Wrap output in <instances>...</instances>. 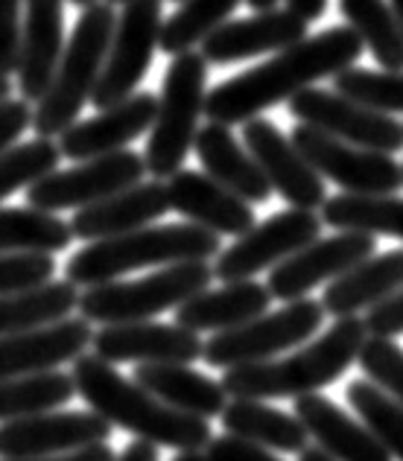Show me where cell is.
<instances>
[{
    "instance_id": "cell-39",
    "label": "cell",
    "mask_w": 403,
    "mask_h": 461,
    "mask_svg": "<svg viewBox=\"0 0 403 461\" xmlns=\"http://www.w3.org/2000/svg\"><path fill=\"white\" fill-rule=\"evenodd\" d=\"M357 362L371 385L403 406V348H398L392 339L369 336L360 348Z\"/></svg>"
},
{
    "instance_id": "cell-25",
    "label": "cell",
    "mask_w": 403,
    "mask_h": 461,
    "mask_svg": "<svg viewBox=\"0 0 403 461\" xmlns=\"http://www.w3.org/2000/svg\"><path fill=\"white\" fill-rule=\"evenodd\" d=\"M193 149H197V158L205 167V176H211L216 185H223L243 202L263 204L272 196V187H269L261 167L254 164L249 149L231 135L228 126H202L197 131V140H193Z\"/></svg>"
},
{
    "instance_id": "cell-6",
    "label": "cell",
    "mask_w": 403,
    "mask_h": 461,
    "mask_svg": "<svg viewBox=\"0 0 403 461\" xmlns=\"http://www.w3.org/2000/svg\"><path fill=\"white\" fill-rule=\"evenodd\" d=\"M205 82L207 62L202 53L190 50L169 59L161 96H158L155 123L150 129V143H146L143 152L146 173L155 181H167L169 176H176L188 152L193 149L199 117L205 114Z\"/></svg>"
},
{
    "instance_id": "cell-33",
    "label": "cell",
    "mask_w": 403,
    "mask_h": 461,
    "mask_svg": "<svg viewBox=\"0 0 403 461\" xmlns=\"http://www.w3.org/2000/svg\"><path fill=\"white\" fill-rule=\"evenodd\" d=\"M70 225L35 208H0V254H59L70 246Z\"/></svg>"
},
{
    "instance_id": "cell-16",
    "label": "cell",
    "mask_w": 403,
    "mask_h": 461,
    "mask_svg": "<svg viewBox=\"0 0 403 461\" xmlns=\"http://www.w3.org/2000/svg\"><path fill=\"white\" fill-rule=\"evenodd\" d=\"M243 147L249 149L254 164L261 167L269 187H272L289 208L316 211L325 204V181L316 176V169L304 161L284 131L263 117H254L243 123Z\"/></svg>"
},
{
    "instance_id": "cell-28",
    "label": "cell",
    "mask_w": 403,
    "mask_h": 461,
    "mask_svg": "<svg viewBox=\"0 0 403 461\" xmlns=\"http://www.w3.org/2000/svg\"><path fill=\"white\" fill-rule=\"evenodd\" d=\"M132 383H138L143 392H150L169 409L202 420L219 418L228 403L223 383L205 377V374L188 366H138Z\"/></svg>"
},
{
    "instance_id": "cell-9",
    "label": "cell",
    "mask_w": 403,
    "mask_h": 461,
    "mask_svg": "<svg viewBox=\"0 0 403 461\" xmlns=\"http://www.w3.org/2000/svg\"><path fill=\"white\" fill-rule=\"evenodd\" d=\"M161 6L164 0H126L124 12L114 23L112 44L96 82L91 103L100 108H112L129 100L134 88L152 68L158 50V32H161Z\"/></svg>"
},
{
    "instance_id": "cell-31",
    "label": "cell",
    "mask_w": 403,
    "mask_h": 461,
    "mask_svg": "<svg viewBox=\"0 0 403 461\" xmlns=\"http://www.w3.org/2000/svg\"><path fill=\"white\" fill-rule=\"evenodd\" d=\"M342 18L383 70H403V27L389 0H339Z\"/></svg>"
},
{
    "instance_id": "cell-10",
    "label": "cell",
    "mask_w": 403,
    "mask_h": 461,
    "mask_svg": "<svg viewBox=\"0 0 403 461\" xmlns=\"http://www.w3.org/2000/svg\"><path fill=\"white\" fill-rule=\"evenodd\" d=\"M289 140L316 176L334 181L348 196H395L403 187V169L392 155L351 147L304 123L292 129Z\"/></svg>"
},
{
    "instance_id": "cell-51",
    "label": "cell",
    "mask_w": 403,
    "mask_h": 461,
    "mask_svg": "<svg viewBox=\"0 0 403 461\" xmlns=\"http://www.w3.org/2000/svg\"><path fill=\"white\" fill-rule=\"evenodd\" d=\"M9 94H12V82H9V77H0V103L9 100Z\"/></svg>"
},
{
    "instance_id": "cell-43",
    "label": "cell",
    "mask_w": 403,
    "mask_h": 461,
    "mask_svg": "<svg viewBox=\"0 0 403 461\" xmlns=\"http://www.w3.org/2000/svg\"><path fill=\"white\" fill-rule=\"evenodd\" d=\"M205 458L207 461H280L272 450L258 444H249L234 435H219L211 438L205 447Z\"/></svg>"
},
{
    "instance_id": "cell-47",
    "label": "cell",
    "mask_w": 403,
    "mask_h": 461,
    "mask_svg": "<svg viewBox=\"0 0 403 461\" xmlns=\"http://www.w3.org/2000/svg\"><path fill=\"white\" fill-rule=\"evenodd\" d=\"M114 461H158V447L146 441H132Z\"/></svg>"
},
{
    "instance_id": "cell-12",
    "label": "cell",
    "mask_w": 403,
    "mask_h": 461,
    "mask_svg": "<svg viewBox=\"0 0 403 461\" xmlns=\"http://www.w3.org/2000/svg\"><path fill=\"white\" fill-rule=\"evenodd\" d=\"M322 225V216H316V211L289 208L269 216L266 222L237 237L234 246L216 254V263L211 266L214 277H219V284L252 281L254 275L275 269L278 263L319 240Z\"/></svg>"
},
{
    "instance_id": "cell-40",
    "label": "cell",
    "mask_w": 403,
    "mask_h": 461,
    "mask_svg": "<svg viewBox=\"0 0 403 461\" xmlns=\"http://www.w3.org/2000/svg\"><path fill=\"white\" fill-rule=\"evenodd\" d=\"M56 260L50 254H0V295L50 284Z\"/></svg>"
},
{
    "instance_id": "cell-37",
    "label": "cell",
    "mask_w": 403,
    "mask_h": 461,
    "mask_svg": "<svg viewBox=\"0 0 403 461\" xmlns=\"http://www.w3.org/2000/svg\"><path fill=\"white\" fill-rule=\"evenodd\" d=\"M334 91L380 114H403V70L348 68L334 77Z\"/></svg>"
},
{
    "instance_id": "cell-11",
    "label": "cell",
    "mask_w": 403,
    "mask_h": 461,
    "mask_svg": "<svg viewBox=\"0 0 403 461\" xmlns=\"http://www.w3.org/2000/svg\"><path fill=\"white\" fill-rule=\"evenodd\" d=\"M146 176L143 155L124 149L103 158H91V161H79L70 169H56V173L44 176L39 185L27 190V204L44 213H59L70 208H88L120 190H129L141 185Z\"/></svg>"
},
{
    "instance_id": "cell-54",
    "label": "cell",
    "mask_w": 403,
    "mask_h": 461,
    "mask_svg": "<svg viewBox=\"0 0 403 461\" xmlns=\"http://www.w3.org/2000/svg\"><path fill=\"white\" fill-rule=\"evenodd\" d=\"M105 4H126V0H105Z\"/></svg>"
},
{
    "instance_id": "cell-23",
    "label": "cell",
    "mask_w": 403,
    "mask_h": 461,
    "mask_svg": "<svg viewBox=\"0 0 403 461\" xmlns=\"http://www.w3.org/2000/svg\"><path fill=\"white\" fill-rule=\"evenodd\" d=\"M169 211L167 202V187L164 181H141L129 190H120L114 196H108L96 204H88L73 213L70 234L79 240H108V237H120L129 234V230L146 228L150 222L161 220Z\"/></svg>"
},
{
    "instance_id": "cell-3",
    "label": "cell",
    "mask_w": 403,
    "mask_h": 461,
    "mask_svg": "<svg viewBox=\"0 0 403 461\" xmlns=\"http://www.w3.org/2000/svg\"><path fill=\"white\" fill-rule=\"evenodd\" d=\"M369 339L362 319H336L327 333L316 342L301 345L284 359H266L254 366L228 368L223 388L231 400H278L304 397L322 392L336 383L360 357L362 342Z\"/></svg>"
},
{
    "instance_id": "cell-22",
    "label": "cell",
    "mask_w": 403,
    "mask_h": 461,
    "mask_svg": "<svg viewBox=\"0 0 403 461\" xmlns=\"http://www.w3.org/2000/svg\"><path fill=\"white\" fill-rule=\"evenodd\" d=\"M91 339V324L85 319H62L39 330L0 336V380L56 371L65 362H77L85 357Z\"/></svg>"
},
{
    "instance_id": "cell-19",
    "label": "cell",
    "mask_w": 403,
    "mask_h": 461,
    "mask_svg": "<svg viewBox=\"0 0 403 461\" xmlns=\"http://www.w3.org/2000/svg\"><path fill=\"white\" fill-rule=\"evenodd\" d=\"M158 112V96L150 91L132 94L129 100L112 108H103L91 120H77L68 131L59 135V152L70 161H91L112 152H124L132 140L152 129Z\"/></svg>"
},
{
    "instance_id": "cell-26",
    "label": "cell",
    "mask_w": 403,
    "mask_h": 461,
    "mask_svg": "<svg viewBox=\"0 0 403 461\" xmlns=\"http://www.w3.org/2000/svg\"><path fill=\"white\" fill-rule=\"evenodd\" d=\"M272 295L258 281L223 284L219 289H205L176 310V324L190 333L214 330L225 333L240 324H249L269 312Z\"/></svg>"
},
{
    "instance_id": "cell-14",
    "label": "cell",
    "mask_w": 403,
    "mask_h": 461,
    "mask_svg": "<svg viewBox=\"0 0 403 461\" xmlns=\"http://www.w3.org/2000/svg\"><path fill=\"white\" fill-rule=\"evenodd\" d=\"M377 251V240L369 234H357V230H336L334 237H319L310 246H304L284 263H278L269 272L266 289L269 295L280 301H298L307 293H313V286L336 281L339 275H345L365 258H371Z\"/></svg>"
},
{
    "instance_id": "cell-20",
    "label": "cell",
    "mask_w": 403,
    "mask_h": 461,
    "mask_svg": "<svg viewBox=\"0 0 403 461\" xmlns=\"http://www.w3.org/2000/svg\"><path fill=\"white\" fill-rule=\"evenodd\" d=\"M307 39V21L289 9H269L252 18L225 21L199 44L207 65H234L263 53H280Z\"/></svg>"
},
{
    "instance_id": "cell-50",
    "label": "cell",
    "mask_w": 403,
    "mask_h": 461,
    "mask_svg": "<svg viewBox=\"0 0 403 461\" xmlns=\"http://www.w3.org/2000/svg\"><path fill=\"white\" fill-rule=\"evenodd\" d=\"M173 461H207L202 450H190V453H179Z\"/></svg>"
},
{
    "instance_id": "cell-29",
    "label": "cell",
    "mask_w": 403,
    "mask_h": 461,
    "mask_svg": "<svg viewBox=\"0 0 403 461\" xmlns=\"http://www.w3.org/2000/svg\"><path fill=\"white\" fill-rule=\"evenodd\" d=\"M219 420L225 435L278 453H301L310 441L296 415L266 406L263 400H231Z\"/></svg>"
},
{
    "instance_id": "cell-13",
    "label": "cell",
    "mask_w": 403,
    "mask_h": 461,
    "mask_svg": "<svg viewBox=\"0 0 403 461\" xmlns=\"http://www.w3.org/2000/svg\"><path fill=\"white\" fill-rule=\"evenodd\" d=\"M289 114L304 126H313L351 147L395 155L403 149V123L395 117L371 112L336 91L307 88L289 100Z\"/></svg>"
},
{
    "instance_id": "cell-27",
    "label": "cell",
    "mask_w": 403,
    "mask_h": 461,
    "mask_svg": "<svg viewBox=\"0 0 403 461\" xmlns=\"http://www.w3.org/2000/svg\"><path fill=\"white\" fill-rule=\"evenodd\" d=\"M398 289H403V249L371 254L345 275H339L327 284L322 307L325 315L331 312L334 319H353L360 310L369 312Z\"/></svg>"
},
{
    "instance_id": "cell-55",
    "label": "cell",
    "mask_w": 403,
    "mask_h": 461,
    "mask_svg": "<svg viewBox=\"0 0 403 461\" xmlns=\"http://www.w3.org/2000/svg\"><path fill=\"white\" fill-rule=\"evenodd\" d=\"M173 4H181V0H173Z\"/></svg>"
},
{
    "instance_id": "cell-4",
    "label": "cell",
    "mask_w": 403,
    "mask_h": 461,
    "mask_svg": "<svg viewBox=\"0 0 403 461\" xmlns=\"http://www.w3.org/2000/svg\"><path fill=\"white\" fill-rule=\"evenodd\" d=\"M223 251L219 237L199 225H155L138 228L129 234L88 242L65 266V275L73 286H100L112 284L120 275L152 269V266L176 263H207Z\"/></svg>"
},
{
    "instance_id": "cell-46",
    "label": "cell",
    "mask_w": 403,
    "mask_h": 461,
    "mask_svg": "<svg viewBox=\"0 0 403 461\" xmlns=\"http://www.w3.org/2000/svg\"><path fill=\"white\" fill-rule=\"evenodd\" d=\"M287 9L292 12V15H298L301 21H319L325 15L327 9V0H287Z\"/></svg>"
},
{
    "instance_id": "cell-42",
    "label": "cell",
    "mask_w": 403,
    "mask_h": 461,
    "mask_svg": "<svg viewBox=\"0 0 403 461\" xmlns=\"http://www.w3.org/2000/svg\"><path fill=\"white\" fill-rule=\"evenodd\" d=\"M365 333L369 336H380V339H392L403 333V289L383 298L380 304H374L365 312Z\"/></svg>"
},
{
    "instance_id": "cell-32",
    "label": "cell",
    "mask_w": 403,
    "mask_h": 461,
    "mask_svg": "<svg viewBox=\"0 0 403 461\" xmlns=\"http://www.w3.org/2000/svg\"><path fill=\"white\" fill-rule=\"evenodd\" d=\"M322 222L336 230H357L369 237L403 240V199L400 196H348L339 193L322 204Z\"/></svg>"
},
{
    "instance_id": "cell-17",
    "label": "cell",
    "mask_w": 403,
    "mask_h": 461,
    "mask_svg": "<svg viewBox=\"0 0 403 461\" xmlns=\"http://www.w3.org/2000/svg\"><path fill=\"white\" fill-rule=\"evenodd\" d=\"M91 345L96 357L112 362H134V366H190L202 359L199 333H190L179 324L132 321L108 324L94 333Z\"/></svg>"
},
{
    "instance_id": "cell-34",
    "label": "cell",
    "mask_w": 403,
    "mask_h": 461,
    "mask_svg": "<svg viewBox=\"0 0 403 461\" xmlns=\"http://www.w3.org/2000/svg\"><path fill=\"white\" fill-rule=\"evenodd\" d=\"M73 394H77L73 377L59 368L0 380V420H21L56 411V406H65Z\"/></svg>"
},
{
    "instance_id": "cell-18",
    "label": "cell",
    "mask_w": 403,
    "mask_h": 461,
    "mask_svg": "<svg viewBox=\"0 0 403 461\" xmlns=\"http://www.w3.org/2000/svg\"><path fill=\"white\" fill-rule=\"evenodd\" d=\"M65 50V0H23L18 35V91L21 100L39 103L50 88Z\"/></svg>"
},
{
    "instance_id": "cell-56",
    "label": "cell",
    "mask_w": 403,
    "mask_h": 461,
    "mask_svg": "<svg viewBox=\"0 0 403 461\" xmlns=\"http://www.w3.org/2000/svg\"><path fill=\"white\" fill-rule=\"evenodd\" d=\"M400 169H403V164H400Z\"/></svg>"
},
{
    "instance_id": "cell-44",
    "label": "cell",
    "mask_w": 403,
    "mask_h": 461,
    "mask_svg": "<svg viewBox=\"0 0 403 461\" xmlns=\"http://www.w3.org/2000/svg\"><path fill=\"white\" fill-rule=\"evenodd\" d=\"M32 126V108L27 100H4L0 103V155L9 147H15V140Z\"/></svg>"
},
{
    "instance_id": "cell-7",
    "label": "cell",
    "mask_w": 403,
    "mask_h": 461,
    "mask_svg": "<svg viewBox=\"0 0 403 461\" xmlns=\"http://www.w3.org/2000/svg\"><path fill=\"white\" fill-rule=\"evenodd\" d=\"M214 281L211 263H176L164 266L138 281H112L91 286L79 295V315L96 324H132L150 321L152 315L179 310L185 301L199 295Z\"/></svg>"
},
{
    "instance_id": "cell-2",
    "label": "cell",
    "mask_w": 403,
    "mask_h": 461,
    "mask_svg": "<svg viewBox=\"0 0 403 461\" xmlns=\"http://www.w3.org/2000/svg\"><path fill=\"white\" fill-rule=\"evenodd\" d=\"M70 377L77 394L91 406V411L112 427L132 432L138 441L190 453L205 450L207 441L214 438L207 420L169 409L150 392H143L138 383H129L112 362L96 354H85L73 362Z\"/></svg>"
},
{
    "instance_id": "cell-5",
    "label": "cell",
    "mask_w": 403,
    "mask_h": 461,
    "mask_svg": "<svg viewBox=\"0 0 403 461\" xmlns=\"http://www.w3.org/2000/svg\"><path fill=\"white\" fill-rule=\"evenodd\" d=\"M114 23V6L105 0H96L88 9H82L77 27L70 32V41L65 44L62 59L56 65L50 88L35 103L32 129L39 138L53 140L56 135L68 131L79 120L82 105L91 103L108 56V44H112Z\"/></svg>"
},
{
    "instance_id": "cell-24",
    "label": "cell",
    "mask_w": 403,
    "mask_h": 461,
    "mask_svg": "<svg viewBox=\"0 0 403 461\" xmlns=\"http://www.w3.org/2000/svg\"><path fill=\"white\" fill-rule=\"evenodd\" d=\"M292 415L301 420L307 438H313V444L334 461H392L360 420L345 415L334 400L322 394L298 397Z\"/></svg>"
},
{
    "instance_id": "cell-8",
    "label": "cell",
    "mask_w": 403,
    "mask_h": 461,
    "mask_svg": "<svg viewBox=\"0 0 403 461\" xmlns=\"http://www.w3.org/2000/svg\"><path fill=\"white\" fill-rule=\"evenodd\" d=\"M325 321V307L316 298L289 301L284 310L266 312L249 324H240L234 330L214 333L202 342V359L211 368H240L254 362L275 359L278 354L310 342L313 333Z\"/></svg>"
},
{
    "instance_id": "cell-15",
    "label": "cell",
    "mask_w": 403,
    "mask_h": 461,
    "mask_svg": "<svg viewBox=\"0 0 403 461\" xmlns=\"http://www.w3.org/2000/svg\"><path fill=\"white\" fill-rule=\"evenodd\" d=\"M112 423L96 411H44L0 423V458H44L108 444Z\"/></svg>"
},
{
    "instance_id": "cell-49",
    "label": "cell",
    "mask_w": 403,
    "mask_h": 461,
    "mask_svg": "<svg viewBox=\"0 0 403 461\" xmlns=\"http://www.w3.org/2000/svg\"><path fill=\"white\" fill-rule=\"evenodd\" d=\"M246 4L252 9H258V12H269V9H278L280 0H246Z\"/></svg>"
},
{
    "instance_id": "cell-38",
    "label": "cell",
    "mask_w": 403,
    "mask_h": 461,
    "mask_svg": "<svg viewBox=\"0 0 403 461\" xmlns=\"http://www.w3.org/2000/svg\"><path fill=\"white\" fill-rule=\"evenodd\" d=\"M59 161H62V152L47 138H35V140L9 147L0 155V202L23 187L30 190L32 185H39L44 176L56 173Z\"/></svg>"
},
{
    "instance_id": "cell-36",
    "label": "cell",
    "mask_w": 403,
    "mask_h": 461,
    "mask_svg": "<svg viewBox=\"0 0 403 461\" xmlns=\"http://www.w3.org/2000/svg\"><path fill=\"white\" fill-rule=\"evenodd\" d=\"M345 394L351 409L360 415V423L374 435L377 444L395 461H403V406L398 400L369 380H353Z\"/></svg>"
},
{
    "instance_id": "cell-35",
    "label": "cell",
    "mask_w": 403,
    "mask_h": 461,
    "mask_svg": "<svg viewBox=\"0 0 403 461\" xmlns=\"http://www.w3.org/2000/svg\"><path fill=\"white\" fill-rule=\"evenodd\" d=\"M243 0H181V6L161 21L158 32V50H164L169 59L190 53L193 47L202 44L216 27H223L228 15Z\"/></svg>"
},
{
    "instance_id": "cell-52",
    "label": "cell",
    "mask_w": 403,
    "mask_h": 461,
    "mask_svg": "<svg viewBox=\"0 0 403 461\" xmlns=\"http://www.w3.org/2000/svg\"><path fill=\"white\" fill-rule=\"evenodd\" d=\"M389 6H392V12H395V15H398L400 27H403V0H389Z\"/></svg>"
},
{
    "instance_id": "cell-21",
    "label": "cell",
    "mask_w": 403,
    "mask_h": 461,
    "mask_svg": "<svg viewBox=\"0 0 403 461\" xmlns=\"http://www.w3.org/2000/svg\"><path fill=\"white\" fill-rule=\"evenodd\" d=\"M169 211L181 213L190 225H199L216 237H243L254 225V211L211 176L197 169H179L176 176L164 181Z\"/></svg>"
},
{
    "instance_id": "cell-41",
    "label": "cell",
    "mask_w": 403,
    "mask_h": 461,
    "mask_svg": "<svg viewBox=\"0 0 403 461\" xmlns=\"http://www.w3.org/2000/svg\"><path fill=\"white\" fill-rule=\"evenodd\" d=\"M21 4L23 0H0V77L15 74L18 65Z\"/></svg>"
},
{
    "instance_id": "cell-30",
    "label": "cell",
    "mask_w": 403,
    "mask_h": 461,
    "mask_svg": "<svg viewBox=\"0 0 403 461\" xmlns=\"http://www.w3.org/2000/svg\"><path fill=\"white\" fill-rule=\"evenodd\" d=\"M79 293L70 281H50L23 293L0 295V336H15L23 330L56 324L77 310Z\"/></svg>"
},
{
    "instance_id": "cell-53",
    "label": "cell",
    "mask_w": 403,
    "mask_h": 461,
    "mask_svg": "<svg viewBox=\"0 0 403 461\" xmlns=\"http://www.w3.org/2000/svg\"><path fill=\"white\" fill-rule=\"evenodd\" d=\"M68 4H73L77 9H88L91 4H96V0H68Z\"/></svg>"
},
{
    "instance_id": "cell-1",
    "label": "cell",
    "mask_w": 403,
    "mask_h": 461,
    "mask_svg": "<svg viewBox=\"0 0 403 461\" xmlns=\"http://www.w3.org/2000/svg\"><path fill=\"white\" fill-rule=\"evenodd\" d=\"M362 44L351 27H331L319 35L266 59L263 65L249 68L219 82L205 94V117L219 126H237L261 117L266 108L289 103L292 96L313 88V82L336 77L360 62Z\"/></svg>"
},
{
    "instance_id": "cell-45",
    "label": "cell",
    "mask_w": 403,
    "mask_h": 461,
    "mask_svg": "<svg viewBox=\"0 0 403 461\" xmlns=\"http://www.w3.org/2000/svg\"><path fill=\"white\" fill-rule=\"evenodd\" d=\"M4 461H114V450L108 444H94L85 450H73L62 456H44V458H4Z\"/></svg>"
},
{
    "instance_id": "cell-48",
    "label": "cell",
    "mask_w": 403,
    "mask_h": 461,
    "mask_svg": "<svg viewBox=\"0 0 403 461\" xmlns=\"http://www.w3.org/2000/svg\"><path fill=\"white\" fill-rule=\"evenodd\" d=\"M298 461H334L331 456H327V453H322L319 450V447H304V450L298 453Z\"/></svg>"
}]
</instances>
